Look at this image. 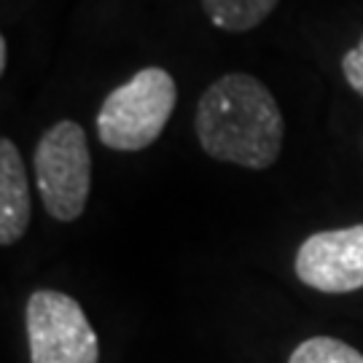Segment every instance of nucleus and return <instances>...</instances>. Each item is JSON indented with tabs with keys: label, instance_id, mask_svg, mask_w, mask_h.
Here are the masks:
<instances>
[{
	"label": "nucleus",
	"instance_id": "1",
	"mask_svg": "<svg viewBox=\"0 0 363 363\" xmlns=\"http://www.w3.org/2000/svg\"><path fill=\"white\" fill-rule=\"evenodd\" d=\"M194 130L199 145L213 159L267 169L283 151L286 121L272 91L259 78L229 73L202 94Z\"/></svg>",
	"mask_w": 363,
	"mask_h": 363
},
{
	"label": "nucleus",
	"instance_id": "2",
	"mask_svg": "<svg viewBox=\"0 0 363 363\" xmlns=\"http://www.w3.org/2000/svg\"><path fill=\"white\" fill-rule=\"evenodd\" d=\"M178 86L162 67H143L111 91L97 111V138L113 151L148 148L175 111Z\"/></svg>",
	"mask_w": 363,
	"mask_h": 363
},
{
	"label": "nucleus",
	"instance_id": "3",
	"mask_svg": "<svg viewBox=\"0 0 363 363\" xmlns=\"http://www.w3.org/2000/svg\"><path fill=\"white\" fill-rule=\"evenodd\" d=\"M33 167L46 213L57 220H76L86 208L91 189L86 132L76 121H57L40 135Z\"/></svg>",
	"mask_w": 363,
	"mask_h": 363
},
{
	"label": "nucleus",
	"instance_id": "4",
	"mask_svg": "<svg viewBox=\"0 0 363 363\" xmlns=\"http://www.w3.org/2000/svg\"><path fill=\"white\" fill-rule=\"evenodd\" d=\"M25 328L30 363H97L100 342L86 312L62 291H35L27 298Z\"/></svg>",
	"mask_w": 363,
	"mask_h": 363
},
{
	"label": "nucleus",
	"instance_id": "5",
	"mask_svg": "<svg viewBox=\"0 0 363 363\" xmlns=\"http://www.w3.org/2000/svg\"><path fill=\"white\" fill-rule=\"evenodd\" d=\"M296 277L320 294L363 288V223L310 234L296 250Z\"/></svg>",
	"mask_w": 363,
	"mask_h": 363
},
{
	"label": "nucleus",
	"instance_id": "6",
	"mask_svg": "<svg viewBox=\"0 0 363 363\" xmlns=\"http://www.w3.org/2000/svg\"><path fill=\"white\" fill-rule=\"evenodd\" d=\"M30 183L19 148L0 140V245H13L30 226Z\"/></svg>",
	"mask_w": 363,
	"mask_h": 363
},
{
	"label": "nucleus",
	"instance_id": "7",
	"mask_svg": "<svg viewBox=\"0 0 363 363\" xmlns=\"http://www.w3.org/2000/svg\"><path fill=\"white\" fill-rule=\"evenodd\" d=\"M277 0H202L210 22L226 33H247L274 11Z\"/></svg>",
	"mask_w": 363,
	"mask_h": 363
},
{
	"label": "nucleus",
	"instance_id": "8",
	"mask_svg": "<svg viewBox=\"0 0 363 363\" xmlns=\"http://www.w3.org/2000/svg\"><path fill=\"white\" fill-rule=\"evenodd\" d=\"M288 363H363V352H358L342 339L312 337L304 339L296 350L291 352Z\"/></svg>",
	"mask_w": 363,
	"mask_h": 363
},
{
	"label": "nucleus",
	"instance_id": "9",
	"mask_svg": "<svg viewBox=\"0 0 363 363\" xmlns=\"http://www.w3.org/2000/svg\"><path fill=\"white\" fill-rule=\"evenodd\" d=\"M342 73H345V78H347V84H350L352 89L363 97V35L350 52L345 54V60H342Z\"/></svg>",
	"mask_w": 363,
	"mask_h": 363
},
{
	"label": "nucleus",
	"instance_id": "10",
	"mask_svg": "<svg viewBox=\"0 0 363 363\" xmlns=\"http://www.w3.org/2000/svg\"><path fill=\"white\" fill-rule=\"evenodd\" d=\"M6 62H9V40L0 38V70H6Z\"/></svg>",
	"mask_w": 363,
	"mask_h": 363
}]
</instances>
